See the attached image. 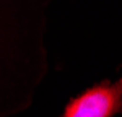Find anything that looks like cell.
Listing matches in <instances>:
<instances>
[{
  "mask_svg": "<svg viewBox=\"0 0 122 117\" xmlns=\"http://www.w3.org/2000/svg\"><path fill=\"white\" fill-rule=\"evenodd\" d=\"M122 106V80L88 89L65 107L62 117H112Z\"/></svg>",
  "mask_w": 122,
  "mask_h": 117,
  "instance_id": "obj_1",
  "label": "cell"
}]
</instances>
